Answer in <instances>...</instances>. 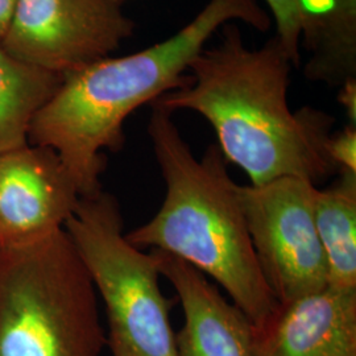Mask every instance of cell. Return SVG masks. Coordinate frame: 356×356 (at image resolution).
Wrapping results in <instances>:
<instances>
[{
    "label": "cell",
    "mask_w": 356,
    "mask_h": 356,
    "mask_svg": "<svg viewBox=\"0 0 356 356\" xmlns=\"http://www.w3.org/2000/svg\"><path fill=\"white\" fill-rule=\"evenodd\" d=\"M293 67L276 36L251 49L239 26L227 23L216 47L204 48L193 60L191 83L153 103L172 113L191 110L204 116L226 161L245 172L251 185L280 177L316 185L338 169L326 149L335 119L307 106L291 110Z\"/></svg>",
    "instance_id": "obj_1"
},
{
    "label": "cell",
    "mask_w": 356,
    "mask_h": 356,
    "mask_svg": "<svg viewBox=\"0 0 356 356\" xmlns=\"http://www.w3.org/2000/svg\"><path fill=\"white\" fill-rule=\"evenodd\" d=\"M239 20L259 32L270 16L256 0H209L173 36L143 51L106 57L65 74L60 88L35 116L29 139L57 153L81 198L102 191L103 149L124 141L123 124L143 104L191 83L193 60L225 24Z\"/></svg>",
    "instance_id": "obj_2"
},
{
    "label": "cell",
    "mask_w": 356,
    "mask_h": 356,
    "mask_svg": "<svg viewBox=\"0 0 356 356\" xmlns=\"http://www.w3.org/2000/svg\"><path fill=\"white\" fill-rule=\"evenodd\" d=\"M148 135L165 181V198L157 214L124 234L126 239L140 250L173 254L210 276L254 326L261 325L279 301L259 267L225 156L216 144L197 159L173 113L157 103Z\"/></svg>",
    "instance_id": "obj_3"
},
{
    "label": "cell",
    "mask_w": 356,
    "mask_h": 356,
    "mask_svg": "<svg viewBox=\"0 0 356 356\" xmlns=\"http://www.w3.org/2000/svg\"><path fill=\"white\" fill-rule=\"evenodd\" d=\"M97 297L65 229L0 250V356L102 355Z\"/></svg>",
    "instance_id": "obj_4"
},
{
    "label": "cell",
    "mask_w": 356,
    "mask_h": 356,
    "mask_svg": "<svg viewBox=\"0 0 356 356\" xmlns=\"http://www.w3.org/2000/svg\"><path fill=\"white\" fill-rule=\"evenodd\" d=\"M64 229L102 298L113 356H178L170 323L178 298L161 291L152 250L144 254L126 239L114 195L81 198Z\"/></svg>",
    "instance_id": "obj_5"
},
{
    "label": "cell",
    "mask_w": 356,
    "mask_h": 356,
    "mask_svg": "<svg viewBox=\"0 0 356 356\" xmlns=\"http://www.w3.org/2000/svg\"><path fill=\"white\" fill-rule=\"evenodd\" d=\"M313 182L280 177L238 185L260 270L279 302L327 288V264L314 223Z\"/></svg>",
    "instance_id": "obj_6"
},
{
    "label": "cell",
    "mask_w": 356,
    "mask_h": 356,
    "mask_svg": "<svg viewBox=\"0 0 356 356\" xmlns=\"http://www.w3.org/2000/svg\"><path fill=\"white\" fill-rule=\"evenodd\" d=\"M134 32L122 0H17L0 45L65 76L110 57Z\"/></svg>",
    "instance_id": "obj_7"
},
{
    "label": "cell",
    "mask_w": 356,
    "mask_h": 356,
    "mask_svg": "<svg viewBox=\"0 0 356 356\" xmlns=\"http://www.w3.org/2000/svg\"><path fill=\"white\" fill-rule=\"evenodd\" d=\"M81 195L57 153L40 145L0 154V250L64 229Z\"/></svg>",
    "instance_id": "obj_8"
},
{
    "label": "cell",
    "mask_w": 356,
    "mask_h": 356,
    "mask_svg": "<svg viewBox=\"0 0 356 356\" xmlns=\"http://www.w3.org/2000/svg\"><path fill=\"white\" fill-rule=\"evenodd\" d=\"M251 356H356V291L327 286L279 302L254 326Z\"/></svg>",
    "instance_id": "obj_9"
},
{
    "label": "cell",
    "mask_w": 356,
    "mask_h": 356,
    "mask_svg": "<svg viewBox=\"0 0 356 356\" xmlns=\"http://www.w3.org/2000/svg\"><path fill=\"white\" fill-rule=\"evenodd\" d=\"M160 275L177 292L185 322L176 334L178 356H251L254 325L204 273L160 250Z\"/></svg>",
    "instance_id": "obj_10"
},
{
    "label": "cell",
    "mask_w": 356,
    "mask_h": 356,
    "mask_svg": "<svg viewBox=\"0 0 356 356\" xmlns=\"http://www.w3.org/2000/svg\"><path fill=\"white\" fill-rule=\"evenodd\" d=\"M304 74L332 88L356 79V0H297Z\"/></svg>",
    "instance_id": "obj_11"
},
{
    "label": "cell",
    "mask_w": 356,
    "mask_h": 356,
    "mask_svg": "<svg viewBox=\"0 0 356 356\" xmlns=\"http://www.w3.org/2000/svg\"><path fill=\"white\" fill-rule=\"evenodd\" d=\"M341 170L330 188L316 191L314 223L327 264V286L356 291V173Z\"/></svg>",
    "instance_id": "obj_12"
},
{
    "label": "cell",
    "mask_w": 356,
    "mask_h": 356,
    "mask_svg": "<svg viewBox=\"0 0 356 356\" xmlns=\"http://www.w3.org/2000/svg\"><path fill=\"white\" fill-rule=\"evenodd\" d=\"M64 76L11 56L0 45V154L28 144L31 124Z\"/></svg>",
    "instance_id": "obj_13"
},
{
    "label": "cell",
    "mask_w": 356,
    "mask_h": 356,
    "mask_svg": "<svg viewBox=\"0 0 356 356\" xmlns=\"http://www.w3.org/2000/svg\"><path fill=\"white\" fill-rule=\"evenodd\" d=\"M276 22V38L280 40L294 67L301 61V19L297 0H266Z\"/></svg>",
    "instance_id": "obj_14"
},
{
    "label": "cell",
    "mask_w": 356,
    "mask_h": 356,
    "mask_svg": "<svg viewBox=\"0 0 356 356\" xmlns=\"http://www.w3.org/2000/svg\"><path fill=\"white\" fill-rule=\"evenodd\" d=\"M327 154L338 169L356 173V126H347L327 141Z\"/></svg>",
    "instance_id": "obj_15"
},
{
    "label": "cell",
    "mask_w": 356,
    "mask_h": 356,
    "mask_svg": "<svg viewBox=\"0 0 356 356\" xmlns=\"http://www.w3.org/2000/svg\"><path fill=\"white\" fill-rule=\"evenodd\" d=\"M338 101L343 106L351 124L356 126V79L341 86Z\"/></svg>",
    "instance_id": "obj_16"
},
{
    "label": "cell",
    "mask_w": 356,
    "mask_h": 356,
    "mask_svg": "<svg viewBox=\"0 0 356 356\" xmlns=\"http://www.w3.org/2000/svg\"><path fill=\"white\" fill-rule=\"evenodd\" d=\"M17 0H0V41L6 36Z\"/></svg>",
    "instance_id": "obj_17"
}]
</instances>
